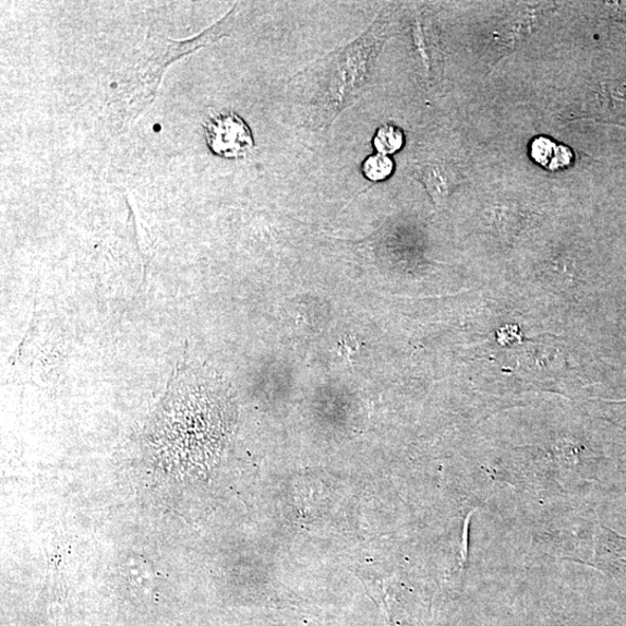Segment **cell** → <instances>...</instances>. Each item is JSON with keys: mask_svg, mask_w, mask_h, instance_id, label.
I'll use <instances>...</instances> for the list:
<instances>
[{"mask_svg": "<svg viewBox=\"0 0 626 626\" xmlns=\"http://www.w3.org/2000/svg\"><path fill=\"white\" fill-rule=\"evenodd\" d=\"M205 132L210 151L224 158L246 157L254 147L250 127L232 112L210 118Z\"/></svg>", "mask_w": 626, "mask_h": 626, "instance_id": "6da1fadb", "label": "cell"}, {"mask_svg": "<svg viewBox=\"0 0 626 626\" xmlns=\"http://www.w3.org/2000/svg\"><path fill=\"white\" fill-rule=\"evenodd\" d=\"M419 173L434 201H442L448 195L453 185V178L446 168L440 167V165H430V167L422 168Z\"/></svg>", "mask_w": 626, "mask_h": 626, "instance_id": "7a4b0ae2", "label": "cell"}, {"mask_svg": "<svg viewBox=\"0 0 626 626\" xmlns=\"http://www.w3.org/2000/svg\"><path fill=\"white\" fill-rule=\"evenodd\" d=\"M404 135L396 125L385 124L378 128L374 137V147L381 155L389 156L401 149Z\"/></svg>", "mask_w": 626, "mask_h": 626, "instance_id": "3957f363", "label": "cell"}, {"mask_svg": "<svg viewBox=\"0 0 626 626\" xmlns=\"http://www.w3.org/2000/svg\"><path fill=\"white\" fill-rule=\"evenodd\" d=\"M394 168V161L389 156L377 154L364 160L362 172L366 179L380 182L388 179L393 174Z\"/></svg>", "mask_w": 626, "mask_h": 626, "instance_id": "277c9868", "label": "cell"}]
</instances>
